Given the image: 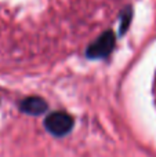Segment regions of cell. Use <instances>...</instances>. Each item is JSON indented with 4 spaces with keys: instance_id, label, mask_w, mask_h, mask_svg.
Wrapping results in <instances>:
<instances>
[{
    "instance_id": "cell-1",
    "label": "cell",
    "mask_w": 156,
    "mask_h": 157,
    "mask_svg": "<svg viewBox=\"0 0 156 157\" xmlns=\"http://www.w3.org/2000/svg\"><path fill=\"white\" fill-rule=\"evenodd\" d=\"M44 125L53 135L64 136L73 127V117L65 112H54L47 116Z\"/></svg>"
},
{
    "instance_id": "cell-2",
    "label": "cell",
    "mask_w": 156,
    "mask_h": 157,
    "mask_svg": "<svg viewBox=\"0 0 156 157\" xmlns=\"http://www.w3.org/2000/svg\"><path fill=\"white\" fill-rule=\"evenodd\" d=\"M115 47V35L112 30H107L104 35H101L86 51V55L91 59L105 58L111 54V51Z\"/></svg>"
},
{
    "instance_id": "cell-3",
    "label": "cell",
    "mask_w": 156,
    "mask_h": 157,
    "mask_svg": "<svg viewBox=\"0 0 156 157\" xmlns=\"http://www.w3.org/2000/svg\"><path fill=\"white\" fill-rule=\"evenodd\" d=\"M19 108H21V110L25 112V113L37 116V114H41L47 110V103H46V101L41 99L40 97H29L22 101Z\"/></svg>"
}]
</instances>
